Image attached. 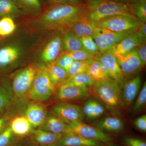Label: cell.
<instances>
[{"mask_svg": "<svg viewBox=\"0 0 146 146\" xmlns=\"http://www.w3.org/2000/svg\"><path fill=\"white\" fill-rule=\"evenodd\" d=\"M87 4L48 6L41 14L40 21L46 27L63 31L77 21L88 19Z\"/></svg>", "mask_w": 146, "mask_h": 146, "instance_id": "cell-1", "label": "cell"}, {"mask_svg": "<svg viewBox=\"0 0 146 146\" xmlns=\"http://www.w3.org/2000/svg\"><path fill=\"white\" fill-rule=\"evenodd\" d=\"M86 3L88 9V19L91 22L115 15L134 16L128 5L113 0H87Z\"/></svg>", "mask_w": 146, "mask_h": 146, "instance_id": "cell-2", "label": "cell"}, {"mask_svg": "<svg viewBox=\"0 0 146 146\" xmlns=\"http://www.w3.org/2000/svg\"><path fill=\"white\" fill-rule=\"evenodd\" d=\"M93 93L109 109H113L122 104L121 88L119 84L110 78L95 81Z\"/></svg>", "mask_w": 146, "mask_h": 146, "instance_id": "cell-3", "label": "cell"}, {"mask_svg": "<svg viewBox=\"0 0 146 146\" xmlns=\"http://www.w3.org/2000/svg\"><path fill=\"white\" fill-rule=\"evenodd\" d=\"M93 22L97 27L117 33L134 32L142 23L135 16L125 15L109 16Z\"/></svg>", "mask_w": 146, "mask_h": 146, "instance_id": "cell-4", "label": "cell"}, {"mask_svg": "<svg viewBox=\"0 0 146 146\" xmlns=\"http://www.w3.org/2000/svg\"><path fill=\"white\" fill-rule=\"evenodd\" d=\"M55 91L46 69L37 71L28 95L35 101H45L52 96Z\"/></svg>", "mask_w": 146, "mask_h": 146, "instance_id": "cell-5", "label": "cell"}, {"mask_svg": "<svg viewBox=\"0 0 146 146\" xmlns=\"http://www.w3.org/2000/svg\"><path fill=\"white\" fill-rule=\"evenodd\" d=\"M132 33L115 32L107 29L96 27L92 36L98 47L100 52L103 53L112 50Z\"/></svg>", "mask_w": 146, "mask_h": 146, "instance_id": "cell-6", "label": "cell"}, {"mask_svg": "<svg viewBox=\"0 0 146 146\" xmlns=\"http://www.w3.org/2000/svg\"><path fill=\"white\" fill-rule=\"evenodd\" d=\"M37 71L34 67L29 66L16 73L12 82V89L16 97L23 98L28 94Z\"/></svg>", "mask_w": 146, "mask_h": 146, "instance_id": "cell-7", "label": "cell"}, {"mask_svg": "<svg viewBox=\"0 0 146 146\" xmlns=\"http://www.w3.org/2000/svg\"><path fill=\"white\" fill-rule=\"evenodd\" d=\"M52 115L67 124L82 121L84 117L82 108L77 105L61 102L54 105L51 109Z\"/></svg>", "mask_w": 146, "mask_h": 146, "instance_id": "cell-8", "label": "cell"}, {"mask_svg": "<svg viewBox=\"0 0 146 146\" xmlns=\"http://www.w3.org/2000/svg\"><path fill=\"white\" fill-rule=\"evenodd\" d=\"M68 125L73 133L86 139L104 143L112 140L111 138L102 131L96 127L86 124L82 121L74 122Z\"/></svg>", "mask_w": 146, "mask_h": 146, "instance_id": "cell-9", "label": "cell"}, {"mask_svg": "<svg viewBox=\"0 0 146 146\" xmlns=\"http://www.w3.org/2000/svg\"><path fill=\"white\" fill-rule=\"evenodd\" d=\"M117 62L125 77L138 73L144 67L135 49L124 54L115 53Z\"/></svg>", "mask_w": 146, "mask_h": 146, "instance_id": "cell-10", "label": "cell"}, {"mask_svg": "<svg viewBox=\"0 0 146 146\" xmlns=\"http://www.w3.org/2000/svg\"><path fill=\"white\" fill-rule=\"evenodd\" d=\"M107 68L110 78L117 82L121 88L125 82V76L121 70L113 50L100 53L95 58Z\"/></svg>", "mask_w": 146, "mask_h": 146, "instance_id": "cell-11", "label": "cell"}, {"mask_svg": "<svg viewBox=\"0 0 146 146\" xmlns=\"http://www.w3.org/2000/svg\"><path fill=\"white\" fill-rule=\"evenodd\" d=\"M91 94V89L89 88H82L63 83L58 89L55 99L62 102L84 99L90 96Z\"/></svg>", "mask_w": 146, "mask_h": 146, "instance_id": "cell-12", "label": "cell"}, {"mask_svg": "<svg viewBox=\"0 0 146 146\" xmlns=\"http://www.w3.org/2000/svg\"><path fill=\"white\" fill-rule=\"evenodd\" d=\"M63 48L62 36L56 35L48 42L41 54V59L47 63H53L56 60Z\"/></svg>", "mask_w": 146, "mask_h": 146, "instance_id": "cell-13", "label": "cell"}, {"mask_svg": "<svg viewBox=\"0 0 146 146\" xmlns=\"http://www.w3.org/2000/svg\"><path fill=\"white\" fill-rule=\"evenodd\" d=\"M141 85V78L137 76L125 82L122 86L121 100L122 104L130 105L138 96Z\"/></svg>", "mask_w": 146, "mask_h": 146, "instance_id": "cell-14", "label": "cell"}, {"mask_svg": "<svg viewBox=\"0 0 146 146\" xmlns=\"http://www.w3.org/2000/svg\"><path fill=\"white\" fill-rule=\"evenodd\" d=\"M24 116L31 124L33 127L35 128L43 124L47 115L43 105L37 103H32L27 107Z\"/></svg>", "mask_w": 146, "mask_h": 146, "instance_id": "cell-15", "label": "cell"}, {"mask_svg": "<svg viewBox=\"0 0 146 146\" xmlns=\"http://www.w3.org/2000/svg\"><path fill=\"white\" fill-rule=\"evenodd\" d=\"M30 134L32 143L37 146H50L57 145L64 135L51 133L40 129H33Z\"/></svg>", "mask_w": 146, "mask_h": 146, "instance_id": "cell-16", "label": "cell"}, {"mask_svg": "<svg viewBox=\"0 0 146 146\" xmlns=\"http://www.w3.org/2000/svg\"><path fill=\"white\" fill-rule=\"evenodd\" d=\"M146 39L137 30L123 39L112 49L116 53L124 54L134 49L139 45L146 43Z\"/></svg>", "mask_w": 146, "mask_h": 146, "instance_id": "cell-17", "label": "cell"}, {"mask_svg": "<svg viewBox=\"0 0 146 146\" xmlns=\"http://www.w3.org/2000/svg\"><path fill=\"white\" fill-rule=\"evenodd\" d=\"M39 129L56 134L73 133L68 124L52 115H47L44 123Z\"/></svg>", "mask_w": 146, "mask_h": 146, "instance_id": "cell-18", "label": "cell"}, {"mask_svg": "<svg viewBox=\"0 0 146 146\" xmlns=\"http://www.w3.org/2000/svg\"><path fill=\"white\" fill-rule=\"evenodd\" d=\"M20 48L14 45H9L0 48V70L7 68L13 64L20 57Z\"/></svg>", "mask_w": 146, "mask_h": 146, "instance_id": "cell-19", "label": "cell"}, {"mask_svg": "<svg viewBox=\"0 0 146 146\" xmlns=\"http://www.w3.org/2000/svg\"><path fill=\"white\" fill-rule=\"evenodd\" d=\"M9 125L13 134L21 138L30 134L33 128L25 116L13 118Z\"/></svg>", "mask_w": 146, "mask_h": 146, "instance_id": "cell-20", "label": "cell"}, {"mask_svg": "<svg viewBox=\"0 0 146 146\" xmlns=\"http://www.w3.org/2000/svg\"><path fill=\"white\" fill-rule=\"evenodd\" d=\"M96 27L94 22L85 19L74 23L66 30L70 31L76 36L80 38L84 36H92Z\"/></svg>", "mask_w": 146, "mask_h": 146, "instance_id": "cell-21", "label": "cell"}, {"mask_svg": "<svg viewBox=\"0 0 146 146\" xmlns=\"http://www.w3.org/2000/svg\"><path fill=\"white\" fill-rule=\"evenodd\" d=\"M98 141L86 139L73 133L63 135L58 143L59 146H99Z\"/></svg>", "mask_w": 146, "mask_h": 146, "instance_id": "cell-22", "label": "cell"}, {"mask_svg": "<svg viewBox=\"0 0 146 146\" xmlns=\"http://www.w3.org/2000/svg\"><path fill=\"white\" fill-rule=\"evenodd\" d=\"M94 125L102 131L118 132L123 129L124 123L119 118L108 117L103 118L94 123Z\"/></svg>", "mask_w": 146, "mask_h": 146, "instance_id": "cell-23", "label": "cell"}, {"mask_svg": "<svg viewBox=\"0 0 146 146\" xmlns=\"http://www.w3.org/2000/svg\"><path fill=\"white\" fill-rule=\"evenodd\" d=\"M62 31L63 32L62 38L63 49L67 52H74L84 50L80 38L68 30Z\"/></svg>", "mask_w": 146, "mask_h": 146, "instance_id": "cell-24", "label": "cell"}, {"mask_svg": "<svg viewBox=\"0 0 146 146\" xmlns=\"http://www.w3.org/2000/svg\"><path fill=\"white\" fill-rule=\"evenodd\" d=\"M22 13L14 0H0V17L1 18H17Z\"/></svg>", "mask_w": 146, "mask_h": 146, "instance_id": "cell-25", "label": "cell"}, {"mask_svg": "<svg viewBox=\"0 0 146 146\" xmlns=\"http://www.w3.org/2000/svg\"><path fill=\"white\" fill-rule=\"evenodd\" d=\"M53 85L56 87L63 84L68 78L67 72L53 63L46 69Z\"/></svg>", "mask_w": 146, "mask_h": 146, "instance_id": "cell-26", "label": "cell"}, {"mask_svg": "<svg viewBox=\"0 0 146 146\" xmlns=\"http://www.w3.org/2000/svg\"><path fill=\"white\" fill-rule=\"evenodd\" d=\"M84 116L89 119H96L104 113L105 108L98 102L90 100L86 102L82 108Z\"/></svg>", "mask_w": 146, "mask_h": 146, "instance_id": "cell-27", "label": "cell"}, {"mask_svg": "<svg viewBox=\"0 0 146 146\" xmlns=\"http://www.w3.org/2000/svg\"><path fill=\"white\" fill-rule=\"evenodd\" d=\"M95 81L87 73L78 74L69 78L63 83L68 84L82 88H90L93 86Z\"/></svg>", "mask_w": 146, "mask_h": 146, "instance_id": "cell-28", "label": "cell"}, {"mask_svg": "<svg viewBox=\"0 0 146 146\" xmlns=\"http://www.w3.org/2000/svg\"><path fill=\"white\" fill-rule=\"evenodd\" d=\"M23 13H36L42 10V3L39 0H14Z\"/></svg>", "mask_w": 146, "mask_h": 146, "instance_id": "cell-29", "label": "cell"}, {"mask_svg": "<svg viewBox=\"0 0 146 146\" xmlns=\"http://www.w3.org/2000/svg\"><path fill=\"white\" fill-rule=\"evenodd\" d=\"M87 73L95 81L108 78L102 69L101 63L95 58L88 60Z\"/></svg>", "mask_w": 146, "mask_h": 146, "instance_id": "cell-30", "label": "cell"}, {"mask_svg": "<svg viewBox=\"0 0 146 146\" xmlns=\"http://www.w3.org/2000/svg\"><path fill=\"white\" fill-rule=\"evenodd\" d=\"M19 138H21L13 134L8 124L0 133V146H21L18 141Z\"/></svg>", "mask_w": 146, "mask_h": 146, "instance_id": "cell-31", "label": "cell"}, {"mask_svg": "<svg viewBox=\"0 0 146 146\" xmlns=\"http://www.w3.org/2000/svg\"><path fill=\"white\" fill-rule=\"evenodd\" d=\"M132 14L142 23L146 22V0H139L136 3L128 4Z\"/></svg>", "mask_w": 146, "mask_h": 146, "instance_id": "cell-32", "label": "cell"}, {"mask_svg": "<svg viewBox=\"0 0 146 146\" xmlns=\"http://www.w3.org/2000/svg\"><path fill=\"white\" fill-rule=\"evenodd\" d=\"M13 100L12 91L0 85V116L10 106Z\"/></svg>", "mask_w": 146, "mask_h": 146, "instance_id": "cell-33", "label": "cell"}, {"mask_svg": "<svg viewBox=\"0 0 146 146\" xmlns=\"http://www.w3.org/2000/svg\"><path fill=\"white\" fill-rule=\"evenodd\" d=\"M16 25L13 18L4 17L0 20V36H7L15 31Z\"/></svg>", "mask_w": 146, "mask_h": 146, "instance_id": "cell-34", "label": "cell"}, {"mask_svg": "<svg viewBox=\"0 0 146 146\" xmlns=\"http://www.w3.org/2000/svg\"><path fill=\"white\" fill-rule=\"evenodd\" d=\"M89 60L83 61L75 60L70 66L67 72L68 78L78 74L84 73H87Z\"/></svg>", "mask_w": 146, "mask_h": 146, "instance_id": "cell-35", "label": "cell"}, {"mask_svg": "<svg viewBox=\"0 0 146 146\" xmlns=\"http://www.w3.org/2000/svg\"><path fill=\"white\" fill-rule=\"evenodd\" d=\"M80 39L84 50L96 56L100 53L98 47L92 36H82Z\"/></svg>", "mask_w": 146, "mask_h": 146, "instance_id": "cell-36", "label": "cell"}, {"mask_svg": "<svg viewBox=\"0 0 146 146\" xmlns=\"http://www.w3.org/2000/svg\"><path fill=\"white\" fill-rule=\"evenodd\" d=\"M65 53L76 61H83L95 58L97 56L84 50L74 52H67Z\"/></svg>", "mask_w": 146, "mask_h": 146, "instance_id": "cell-37", "label": "cell"}, {"mask_svg": "<svg viewBox=\"0 0 146 146\" xmlns=\"http://www.w3.org/2000/svg\"><path fill=\"white\" fill-rule=\"evenodd\" d=\"M146 103V82L143 84L138 98L133 105L132 110L134 112H138L142 109Z\"/></svg>", "mask_w": 146, "mask_h": 146, "instance_id": "cell-38", "label": "cell"}, {"mask_svg": "<svg viewBox=\"0 0 146 146\" xmlns=\"http://www.w3.org/2000/svg\"><path fill=\"white\" fill-rule=\"evenodd\" d=\"M74 61L71 56L65 53L59 56L54 63L67 72L70 66Z\"/></svg>", "mask_w": 146, "mask_h": 146, "instance_id": "cell-39", "label": "cell"}, {"mask_svg": "<svg viewBox=\"0 0 146 146\" xmlns=\"http://www.w3.org/2000/svg\"><path fill=\"white\" fill-rule=\"evenodd\" d=\"M138 56L145 66L146 65V43L141 44L135 48Z\"/></svg>", "mask_w": 146, "mask_h": 146, "instance_id": "cell-40", "label": "cell"}, {"mask_svg": "<svg viewBox=\"0 0 146 146\" xmlns=\"http://www.w3.org/2000/svg\"><path fill=\"white\" fill-rule=\"evenodd\" d=\"M133 124L139 130L143 132L146 131V115H142L137 118L133 122Z\"/></svg>", "mask_w": 146, "mask_h": 146, "instance_id": "cell-41", "label": "cell"}, {"mask_svg": "<svg viewBox=\"0 0 146 146\" xmlns=\"http://www.w3.org/2000/svg\"><path fill=\"white\" fill-rule=\"evenodd\" d=\"M124 141L128 146H146L145 141L138 138L128 137L125 138Z\"/></svg>", "mask_w": 146, "mask_h": 146, "instance_id": "cell-42", "label": "cell"}, {"mask_svg": "<svg viewBox=\"0 0 146 146\" xmlns=\"http://www.w3.org/2000/svg\"><path fill=\"white\" fill-rule=\"evenodd\" d=\"M46 2L48 6L70 4L68 0H46Z\"/></svg>", "mask_w": 146, "mask_h": 146, "instance_id": "cell-43", "label": "cell"}, {"mask_svg": "<svg viewBox=\"0 0 146 146\" xmlns=\"http://www.w3.org/2000/svg\"><path fill=\"white\" fill-rule=\"evenodd\" d=\"M9 119L7 117H0V133L5 129L8 125L7 124Z\"/></svg>", "mask_w": 146, "mask_h": 146, "instance_id": "cell-44", "label": "cell"}, {"mask_svg": "<svg viewBox=\"0 0 146 146\" xmlns=\"http://www.w3.org/2000/svg\"><path fill=\"white\" fill-rule=\"evenodd\" d=\"M137 31L146 39V23H141L138 27Z\"/></svg>", "mask_w": 146, "mask_h": 146, "instance_id": "cell-45", "label": "cell"}, {"mask_svg": "<svg viewBox=\"0 0 146 146\" xmlns=\"http://www.w3.org/2000/svg\"><path fill=\"white\" fill-rule=\"evenodd\" d=\"M115 1L121 3L125 4H130L136 3L139 0H113Z\"/></svg>", "mask_w": 146, "mask_h": 146, "instance_id": "cell-46", "label": "cell"}, {"mask_svg": "<svg viewBox=\"0 0 146 146\" xmlns=\"http://www.w3.org/2000/svg\"><path fill=\"white\" fill-rule=\"evenodd\" d=\"M69 3L73 5H80L85 3L84 0H68Z\"/></svg>", "mask_w": 146, "mask_h": 146, "instance_id": "cell-47", "label": "cell"}, {"mask_svg": "<svg viewBox=\"0 0 146 146\" xmlns=\"http://www.w3.org/2000/svg\"><path fill=\"white\" fill-rule=\"evenodd\" d=\"M59 146L58 145V144L57 145H52V146Z\"/></svg>", "mask_w": 146, "mask_h": 146, "instance_id": "cell-48", "label": "cell"}, {"mask_svg": "<svg viewBox=\"0 0 146 146\" xmlns=\"http://www.w3.org/2000/svg\"><path fill=\"white\" fill-rule=\"evenodd\" d=\"M33 145H31V146H37L36 145H35V144H33Z\"/></svg>", "mask_w": 146, "mask_h": 146, "instance_id": "cell-49", "label": "cell"}, {"mask_svg": "<svg viewBox=\"0 0 146 146\" xmlns=\"http://www.w3.org/2000/svg\"><path fill=\"white\" fill-rule=\"evenodd\" d=\"M39 1H40V2H41V1H46V0H39Z\"/></svg>", "mask_w": 146, "mask_h": 146, "instance_id": "cell-50", "label": "cell"}, {"mask_svg": "<svg viewBox=\"0 0 146 146\" xmlns=\"http://www.w3.org/2000/svg\"><path fill=\"white\" fill-rule=\"evenodd\" d=\"M85 1V2L86 3V1H87V0H84Z\"/></svg>", "mask_w": 146, "mask_h": 146, "instance_id": "cell-51", "label": "cell"}, {"mask_svg": "<svg viewBox=\"0 0 146 146\" xmlns=\"http://www.w3.org/2000/svg\"></svg>", "mask_w": 146, "mask_h": 146, "instance_id": "cell-52", "label": "cell"}]
</instances>
